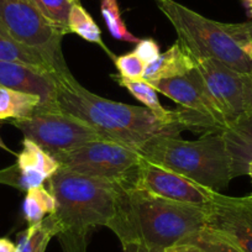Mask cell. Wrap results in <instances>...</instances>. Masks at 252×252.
<instances>
[{"label": "cell", "instance_id": "32", "mask_svg": "<svg viewBox=\"0 0 252 252\" xmlns=\"http://www.w3.org/2000/svg\"><path fill=\"white\" fill-rule=\"evenodd\" d=\"M245 30H246L247 37H249L250 41V47H251V57H252V21L250 23H244Z\"/></svg>", "mask_w": 252, "mask_h": 252}, {"label": "cell", "instance_id": "1", "mask_svg": "<svg viewBox=\"0 0 252 252\" xmlns=\"http://www.w3.org/2000/svg\"><path fill=\"white\" fill-rule=\"evenodd\" d=\"M56 83L57 92L51 108L84 121L105 140L140 150L155 137L190 131L179 109L174 118L163 119L146 106L109 100L87 91L69 71L56 74Z\"/></svg>", "mask_w": 252, "mask_h": 252}, {"label": "cell", "instance_id": "7", "mask_svg": "<svg viewBox=\"0 0 252 252\" xmlns=\"http://www.w3.org/2000/svg\"><path fill=\"white\" fill-rule=\"evenodd\" d=\"M56 159L61 168L95 178L123 182L130 187L142 156L139 150L103 139L60 155Z\"/></svg>", "mask_w": 252, "mask_h": 252}, {"label": "cell", "instance_id": "17", "mask_svg": "<svg viewBox=\"0 0 252 252\" xmlns=\"http://www.w3.org/2000/svg\"><path fill=\"white\" fill-rule=\"evenodd\" d=\"M42 101L38 96L0 86V120H20L32 115Z\"/></svg>", "mask_w": 252, "mask_h": 252}, {"label": "cell", "instance_id": "18", "mask_svg": "<svg viewBox=\"0 0 252 252\" xmlns=\"http://www.w3.org/2000/svg\"><path fill=\"white\" fill-rule=\"evenodd\" d=\"M23 146V151L18 155L16 162V166L20 169L37 172L48 179L61 168L60 162L35 142L24 139Z\"/></svg>", "mask_w": 252, "mask_h": 252}, {"label": "cell", "instance_id": "36", "mask_svg": "<svg viewBox=\"0 0 252 252\" xmlns=\"http://www.w3.org/2000/svg\"><path fill=\"white\" fill-rule=\"evenodd\" d=\"M247 174H249V176L251 177V179H252V162L249 164V168H247Z\"/></svg>", "mask_w": 252, "mask_h": 252}, {"label": "cell", "instance_id": "34", "mask_svg": "<svg viewBox=\"0 0 252 252\" xmlns=\"http://www.w3.org/2000/svg\"><path fill=\"white\" fill-rule=\"evenodd\" d=\"M0 149L5 150V151H8V152H13L10 149H9L8 146H6L5 144H4V141H3V140H1V137H0Z\"/></svg>", "mask_w": 252, "mask_h": 252}, {"label": "cell", "instance_id": "14", "mask_svg": "<svg viewBox=\"0 0 252 252\" xmlns=\"http://www.w3.org/2000/svg\"><path fill=\"white\" fill-rule=\"evenodd\" d=\"M222 135L231 156L234 176L247 174L252 162V111L242 114L222 131Z\"/></svg>", "mask_w": 252, "mask_h": 252}, {"label": "cell", "instance_id": "4", "mask_svg": "<svg viewBox=\"0 0 252 252\" xmlns=\"http://www.w3.org/2000/svg\"><path fill=\"white\" fill-rule=\"evenodd\" d=\"M159 10L173 25L178 40L195 62L219 61L240 74L252 73L250 41L245 25L224 24L204 18L174 0H156Z\"/></svg>", "mask_w": 252, "mask_h": 252}, {"label": "cell", "instance_id": "5", "mask_svg": "<svg viewBox=\"0 0 252 252\" xmlns=\"http://www.w3.org/2000/svg\"><path fill=\"white\" fill-rule=\"evenodd\" d=\"M142 158L171 169L195 183L219 192L234 176L231 156L222 132L204 134L194 141L158 136L139 150Z\"/></svg>", "mask_w": 252, "mask_h": 252}, {"label": "cell", "instance_id": "29", "mask_svg": "<svg viewBox=\"0 0 252 252\" xmlns=\"http://www.w3.org/2000/svg\"><path fill=\"white\" fill-rule=\"evenodd\" d=\"M163 252H199V250L190 242H181V244L168 247Z\"/></svg>", "mask_w": 252, "mask_h": 252}, {"label": "cell", "instance_id": "20", "mask_svg": "<svg viewBox=\"0 0 252 252\" xmlns=\"http://www.w3.org/2000/svg\"><path fill=\"white\" fill-rule=\"evenodd\" d=\"M56 199L50 189L45 188V186L36 187L26 192L25 200H24V215L29 224H37L42 221L46 215H51L56 212Z\"/></svg>", "mask_w": 252, "mask_h": 252}, {"label": "cell", "instance_id": "10", "mask_svg": "<svg viewBox=\"0 0 252 252\" xmlns=\"http://www.w3.org/2000/svg\"><path fill=\"white\" fill-rule=\"evenodd\" d=\"M150 84L157 92L176 101L181 109H184L194 118L205 134L222 132L226 127L209 99L197 68L183 77L161 79Z\"/></svg>", "mask_w": 252, "mask_h": 252}, {"label": "cell", "instance_id": "21", "mask_svg": "<svg viewBox=\"0 0 252 252\" xmlns=\"http://www.w3.org/2000/svg\"><path fill=\"white\" fill-rule=\"evenodd\" d=\"M68 30L69 32L77 33V35L81 36L83 40L88 41V42L96 43V45L101 46L111 57H114L113 53L103 43V40H101V31L99 29V26L93 20L91 14L79 4V1L72 4V8L68 16Z\"/></svg>", "mask_w": 252, "mask_h": 252}, {"label": "cell", "instance_id": "2", "mask_svg": "<svg viewBox=\"0 0 252 252\" xmlns=\"http://www.w3.org/2000/svg\"><path fill=\"white\" fill-rule=\"evenodd\" d=\"M209 207L173 202L145 190L124 187L118 210L106 227L124 244L166 250L207 226Z\"/></svg>", "mask_w": 252, "mask_h": 252}, {"label": "cell", "instance_id": "23", "mask_svg": "<svg viewBox=\"0 0 252 252\" xmlns=\"http://www.w3.org/2000/svg\"><path fill=\"white\" fill-rule=\"evenodd\" d=\"M100 11L109 32H110V35L115 40L125 41V42L131 43L139 42L140 38L132 35L127 30V28H126L125 23H124L123 18H121L118 0H101Z\"/></svg>", "mask_w": 252, "mask_h": 252}, {"label": "cell", "instance_id": "16", "mask_svg": "<svg viewBox=\"0 0 252 252\" xmlns=\"http://www.w3.org/2000/svg\"><path fill=\"white\" fill-rule=\"evenodd\" d=\"M0 62H10L58 73L41 53L14 40L0 28Z\"/></svg>", "mask_w": 252, "mask_h": 252}, {"label": "cell", "instance_id": "6", "mask_svg": "<svg viewBox=\"0 0 252 252\" xmlns=\"http://www.w3.org/2000/svg\"><path fill=\"white\" fill-rule=\"evenodd\" d=\"M0 28L14 40L41 53L58 73L68 71L61 50L67 32L51 23L33 0H0Z\"/></svg>", "mask_w": 252, "mask_h": 252}, {"label": "cell", "instance_id": "35", "mask_svg": "<svg viewBox=\"0 0 252 252\" xmlns=\"http://www.w3.org/2000/svg\"><path fill=\"white\" fill-rule=\"evenodd\" d=\"M47 246H48V242H45V244H43L42 246H41L36 252H45L46 249H47Z\"/></svg>", "mask_w": 252, "mask_h": 252}, {"label": "cell", "instance_id": "19", "mask_svg": "<svg viewBox=\"0 0 252 252\" xmlns=\"http://www.w3.org/2000/svg\"><path fill=\"white\" fill-rule=\"evenodd\" d=\"M115 77V81L121 87L126 88L139 101H141L146 108L154 111L158 116L163 119H171L177 115V110H167L159 103L157 91L145 79H126L121 76Z\"/></svg>", "mask_w": 252, "mask_h": 252}, {"label": "cell", "instance_id": "13", "mask_svg": "<svg viewBox=\"0 0 252 252\" xmlns=\"http://www.w3.org/2000/svg\"><path fill=\"white\" fill-rule=\"evenodd\" d=\"M56 74L19 63L0 62V86L38 96L43 108H51L55 104Z\"/></svg>", "mask_w": 252, "mask_h": 252}, {"label": "cell", "instance_id": "15", "mask_svg": "<svg viewBox=\"0 0 252 252\" xmlns=\"http://www.w3.org/2000/svg\"><path fill=\"white\" fill-rule=\"evenodd\" d=\"M197 62L194 58L179 41H177L166 52L159 53L154 62L147 64L142 79L152 83L161 79L183 77L192 72Z\"/></svg>", "mask_w": 252, "mask_h": 252}, {"label": "cell", "instance_id": "27", "mask_svg": "<svg viewBox=\"0 0 252 252\" xmlns=\"http://www.w3.org/2000/svg\"><path fill=\"white\" fill-rule=\"evenodd\" d=\"M134 52L147 66L159 56V46L154 38H145L137 42Z\"/></svg>", "mask_w": 252, "mask_h": 252}, {"label": "cell", "instance_id": "3", "mask_svg": "<svg viewBox=\"0 0 252 252\" xmlns=\"http://www.w3.org/2000/svg\"><path fill=\"white\" fill-rule=\"evenodd\" d=\"M47 182L57 204L51 215L63 252H87L92 231L96 226H108L116 215L125 183L64 168L58 169Z\"/></svg>", "mask_w": 252, "mask_h": 252}, {"label": "cell", "instance_id": "28", "mask_svg": "<svg viewBox=\"0 0 252 252\" xmlns=\"http://www.w3.org/2000/svg\"><path fill=\"white\" fill-rule=\"evenodd\" d=\"M244 81V99H245V113L252 111V73L242 74Z\"/></svg>", "mask_w": 252, "mask_h": 252}, {"label": "cell", "instance_id": "22", "mask_svg": "<svg viewBox=\"0 0 252 252\" xmlns=\"http://www.w3.org/2000/svg\"><path fill=\"white\" fill-rule=\"evenodd\" d=\"M58 229L52 215L37 224H32L20 235L16 245V252H36L45 242H50L53 236H57Z\"/></svg>", "mask_w": 252, "mask_h": 252}, {"label": "cell", "instance_id": "37", "mask_svg": "<svg viewBox=\"0 0 252 252\" xmlns=\"http://www.w3.org/2000/svg\"><path fill=\"white\" fill-rule=\"evenodd\" d=\"M69 1H72V3H77L78 0H69Z\"/></svg>", "mask_w": 252, "mask_h": 252}, {"label": "cell", "instance_id": "11", "mask_svg": "<svg viewBox=\"0 0 252 252\" xmlns=\"http://www.w3.org/2000/svg\"><path fill=\"white\" fill-rule=\"evenodd\" d=\"M195 68L213 105L221 116L225 126L229 127L245 114L242 74L212 58L197 62Z\"/></svg>", "mask_w": 252, "mask_h": 252}, {"label": "cell", "instance_id": "26", "mask_svg": "<svg viewBox=\"0 0 252 252\" xmlns=\"http://www.w3.org/2000/svg\"><path fill=\"white\" fill-rule=\"evenodd\" d=\"M114 63L119 71V76L126 79H141L144 76L146 64L135 55V52L126 53L121 56H114Z\"/></svg>", "mask_w": 252, "mask_h": 252}, {"label": "cell", "instance_id": "12", "mask_svg": "<svg viewBox=\"0 0 252 252\" xmlns=\"http://www.w3.org/2000/svg\"><path fill=\"white\" fill-rule=\"evenodd\" d=\"M207 226L227 237L242 252H252V195L232 198L219 193L209 205Z\"/></svg>", "mask_w": 252, "mask_h": 252}, {"label": "cell", "instance_id": "9", "mask_svg": "<svg viewBox=\"0 0 252 252\" xmlns=\"http://www.w3.org/2000/svg\"><path fill=\"white\" fill-rule=\"evenodd\" d=\"M130 187L159 198L197 207H209L219 194V192H214L182 174L144 158L137 167Z\"/></svg>", "mask_w": 252, "mask_h": 252}, {"label": "cell", "instance_id": "33", "mask_svg": "<svg viewBox=\"0 0 252 252\" xmlns=\"http://www.w3.org/2000/svg\"><path fill=\"white\" fill-rule=\"evenodd\" d=\"M242 4L246 8L247 13L250 16H252V0H242Z\"/></svg>", "mask_w": 252, "mask_h": 252}, {"label": "cell", "instance_id": "24", "mask_svg": "<svg viewBox=\"0 0 252 252\" xmlns=\"http://www.w3.org/2000/svg\"><path fill=\"white\" fill-rule=\"evenodd\" d=\"M183 242L195 245L199 252H242L234 242L209 226H205Z\"/></svg>", "mask_w": 252, "mask_h": 252}, {"label": "cell", "instance_id": "25", "mask_svg": "<svg viewBox=\"0 0 252 252\" xmlns=\"http://www.w3.org/2000/svg\"><path fill=\"white\" fill-rule=\"evenodd\" d=\"M38 10L52 24L69 33L68 16L72 8L69 0H33Z\"/></svg>", "mask_w": 252, "mask_h": 252}, {"label": "cell", "instance_id": "8", "mask_svg": "<svg viewBox=\"0 0 252 252\" xmlns=\"http://www.w3.org/2000/svg\"><path fill=\"white\" fill-rule=\"evenodd\" d=\"M25 139L57 158L60 155L76 150L95 140H103L84 121L57 108L40 106L31 116L13 120Z\"/></svg>", "mask_w": 252, "mask_h": 252}, {"label": "cell", "instance_id": "31", "mask_svg": "<svg viewBox=\"0 0 252 252\" xmlns=\"http://www.w3.org/2000/svg\"><path fill=\"white\" fill-rule=\"evenodd\" d=\"M0 252H16V245L13 244L9 239L1 237L0 239Z\"/></svg>", "mask_w": 252, "mask_h": 252}, {"label": "cell", "instance_id": "30", "mask_svg": "<svg viewBox=\"0 0 252 252\" xmlns=\"http://www.w3.org/2000/svg\"><path fill=\"white\" fill-rule=\"evenodd\" d=\"M124 252H163L164 250H155L141 244H124Z\"/></svg>", "mask_w": 252, "mask_h": 252}]
</instances>
